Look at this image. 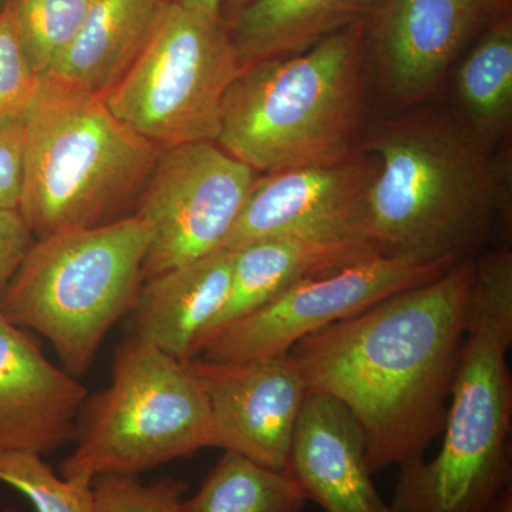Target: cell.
<instances>
[{
  "mask_svg": "<svg viewBox=\"0 0 512 512\" xmlns=\"http://www.w3.org/2000/svg\"><path fill=\"white\" fill-rule=\"evenodd\" d=\"M184 8L204 13L211 18H221V9L227 0H175Z\"/></svg>",
  "mask_w": 512,
  "mask_h": 512,
  "instance_id": "83f0119b",
  "label": "cell"
},
{
  "mask_svg": "<svg viewBox=\"0 0 512 512\" xmlns=\"http://www.w3.org/2000/svg\"><path fill=\"white\" fill-rule=\"evenodd\" d=\"M485 512H512V484L498 493Z\"/></svg>",
  "mask_w": 512,
  "mask_h": 512,
  "instance_id": "f1b7e54d",
  "label": "cell"
},
{
  "mask_svg": "<svg viewBox=\"0 0 512 512\" xmlns=\"http://www.w3.org/2000/svg\"><path fill=\"white\" fill-rule=\"evenodd\" d=\"M242 69L221 18L171 0L146 49L104 100L160 148L217 143L222 100Z\"/></svg>",
  "mask_w": 512,
  "mask_h": 512,
  "instance_id": "ba28073f",
  "label": "cell"
},
{
  "mask_svg": "<svg viewBox=\"0 0 512 512\" xmlns=\"http://www.w3.org/2000/svg\"><path fill=\"white\" fill-rule=\"evenodd\" d=\"M377 174L363 148L336 163L256 178L222 249L275 238H366V202ZM370 242V241H369Z\"/></svg>",
  "mask_w": 512,
  "mask_h": 512,
  "instance_id": "8fae6325",
  "label": "cell"
},
{
  "mask_svg": "<svg viewBox=\"0 0 512 512\" xmlns=\"http://www.w3.org/2000/svg\"><path fill=\"white\" fill-rule=\"evenodd\" d=\"M39 76L33 70L9 6L0 10V116L25 111L36 92Z\"/></svg>",
  "mask_w": 512,
  "mask_h": 512,
  "instance_id": "d4e9b609",
  "label": "cell"
},
{
  "mask_svg": "<svg viewBox=\"0 0 512 512\" xmlns=\"http://www.w3.org/2000/svg\"><path fill=\"white\" fill-rule=\"evenodd\" d=\"M171 0H96L55 72L104 96L133 66Z\"/></svg>",
  "mask_w": 512,
  "mask_h": 512,
  "instance_id": "ac0fdd59",
  "label": "cell"
},
{
  "mask_svg": "<svg viewBox=\"0 0 512 512\" xmlns=\"http://www.w3.org/2000/svg\"><path fill=\"white\" fill-rule=\"evenodd\" d=\"M185 363L207 394L214 446L285 471L309 393L292 357L214 362L195 356Z\"/></svg>",
  "mask_w": 512,
  "mask_h": 512,
  "instance_id": "7c38bea8",
  "label": "cell"
},
{
  "mask_svg": "<svg viewBox=\"0 0 512 512\" xmlns=\"http://www.w3.org/2000/svg\"><path fill=\"white\" fill-rule=\"evenodd\" d=\"M363 150L377 161L366 238L380 255L458 264L508 248L510 158L490 160L460 120L423 111L387 121Z\"/></svg>",
  "mask_w": 512,
  "mask_h": 512,
  "instance_id": "7a4b0ae2",
  "label": "cell"
},
{
  "mask_svg": "<svg viewBox=\"0 0 512 512\" xmlns=\"http://www.w3.org/2000/svg\"><path fill=\"white\" fill-rule=\"evenodd\" d=\"M285 471L326 512H393L373 484L359 421L330 394L309 390Z\"/></svg>",
  "mask_w": 512,
  "mask_h": 512,
  "instance_id": "9a60e30c",
  "label": "cell"
},
{
  "mask_svg": "<svg viewBox=\"0 0 512 512\" xmlns=\"http://www.w3.org/2000/svg\"><path fill=\"white\" fill-rule=\"evenodd\" d=\"M25 120L19 212L36 239L120 220L163 150L121 123L104 96L57 74L39 77Z\"/></svg>",
  "mask_w": 512,
  "mask_h": 512,
  "instance_id": "5b68a950",
  "label": "cell"
},
{
  "mask_svg": "<svg viewBox=\"0 0 512 512\" xmlns=\"http://www.w3.org/2000/svg\"><path fill=\"white\" fill-rule=\"evenodd\" d=\"M25 111L0 116V208L19 211L25 185Z\"/></svg>",
  "mask_w": 512,
  "mask_h": 512,
  "instance_id": "484cf974",
  "label": "cell"
},
{
  "mask_svg": "<svg viewBox=\"0 0 512 512\" xmlns=\"http://www.w3.org/2000/svg\"><path fill=\"white\" fill-rule=\"evenodd\" d=\"M375 255H380L375 245L359 238H275L235 249L227 302L198 342L197 350L212 333L291 286Z\"/></svg>",
  "mask_w": 512,
  "mask_h": 512,
  "instance_id": "e0dca14e",
  "label": "cell"
},
{
  "mask_svg": "<svg viewBox=\"0 0 512 512\" xmlns=\"http://www.w3.org/2000/svg\"><path fill=\"white\" fill-rule=\"evenodd\" d=\"M89 390L0 312V453L53 454L74 443Z\"/></svg>",
  "mask_w": 512,
  "mask_h": 512,
  "instance_id": "5bb4252c",
  "label": "cell"
},
{
  "mask_svg": "<svg viewBox=\"0 0 512 512\" xmlns=\"http://www.w3.org/2000/svg\"><path fill=\"white\" fill-rule=\"evenodd\" d=\"M306 500L286 471L224 451L185 512H302Z\"/></svg>",
  "mask_w": 512,
  "mask_h": 512,
  "instance_id": "44dd1931",
  "label": "cell"
},
{
  "mask_svg": "<svg viewBox=\"0 0 512 512\" xmlns=\"http://www.w3.org/2000/svg\"><path fill=\"white\" fill-rule=\"evenodd\" d=\"M232 265L234 251L218 249L146 279L130 311V335L181 362L192 359L227 302Z\"/></svg>",
  "mask_w": 512,
  "mask_h": 512,
  "instance_id": "2e32d148",
  "label": "cell"
},
{
  "mask_svg": "<svg viewBox=\"0 0 512 512\" xmlns=\"http://www.w3.org/2000/svg\"><path fill=\"white\" fill-rule=\"evenodd\" d=\"M150 232L138 215L36 239L0 296L9 322L49 340L80 379L144 282Z\"/></svg>",
  "mask_w": 512,
  "mask_h": 512,
  "instance_id": "8992f818",
  "label": "cell"
},
{
  "mask_svg": "<svg viewBox=\"0 0 512 512\" xmlns=\"http://www.w3.org/2000/svg\"><path fill=\"white\" fill-rule=\"evenodd\" d=\"M512 254L476 259L439 454L400 467L393 512H485L512 484Z\"/></svg>",
  "mask_w": 512,
  "mask_h": 512,
  "instance_id": "3957f363",
  "label": "cell"
},
{
  "mask_svg": "<svg viewBox=\"0 0 512 512\" xmlns=\"http://www.w3.org/2000/svg\"><path fill=\"white\" fill-rule=\"evenodd\" d=\"M476 259L299 340L312 392L336 397L365 433L370 473L423 458L446 423Z\"/></svg>",
  "mask_w": 512,
  "mask_h": 512,
  "instance_id": "6da1fadb",
  "label": "cell"
},
{
  "mask_svg": "<svg viewBox=\"0 0 512 512\" xmlns=\"http://www.w3.org/2000/svg\"><path fill=\"white\" fill-rule=\"evenodd\" d=\"M10 512H18V511H10Z\"/></svg>",
  "mask_w": 512,
  "mask_h": 512,
  "instance_id": "1f68e13d",
  "label": "cell"
},
{
  "mask_svg": "<svg viewBox=\"0 0 512 512\" xmlns=\"http://www.w3.org/2000/svg\"><path fill=\"white\" fill-rule=\"evenodd\" d=\"M456 264L375 255L305 279L265 305L208 336L197 355L214 362H248L289 355L318 330L439 278Z\"/></svg>",
  "mask_w": 512,
  "mask_h": 512,
  "instance_id": "30bf717a",
  "label": "cell"
},
{
  "mask_svg": "<svg viewBox=\"0 0 512 512\" xmlns=\"http://www.w3.org/2000/svg\"><path fill=\"white\" fill-rule=\"evenodd\" d=\"M365 22L299 55L249 64L222 100L217 144L262 173L355 154L365 120Z\"/></svg>",
  "mask_w": 512,
  "mask_h": 512,
  "instance_id": "277c9868",
  "label": "cell"
},
{
  "mask_svg": "<svg viewBox=\"0 0 512 512\" xmlns=\"http://www.w3.org/2000/svg\"><path fill=\"white\" fill-rule=\"evenodd\" d=\"M229 2L234 3L237 8H242V6L248 5V3H251L252 0H229Z\"/></svg>",
  "mask_w": 512,
  "mask_h": 512,
  "instance_id": "4dcf8cb0",
  "label": "cell"
},
{
  "mask_svg": "<svg viewBox=\"0 0 512 512\" xmlns=\"http://www.w3.org/2000/svg\"><path fill=\"white\" fill-rule=\"evenodd\" d=\"M96 0H8L23 50L37 76L55 72Z\"/></svg>",
  "mask_w": 512,
  "mask_h": 512,
  "instance_id": "7402d4cb",
  "label": "cell"
},
{
  "mask_svg": "<svg viewBox=\"0 0 512 512\" xmlns=\"http://www.w3.org/2000/svg\"><path fill=\"white\" fill-rule=\"evenodd\" d=\"M460 123L484 147L507 133L512 119V22L493 23L461 63L456 76Z\"/></svg>",
  "mask_w": 512,
  "mask_h": 512,
  "instance_id": "ffe728a7",
  "label": "cell"
},
{
  "mask_svg": "<svg viewBox=\"0 0 512 512\" xmlns=\"http://www.w3.org/2000/svg\"><path fill=\"white\" fill-rule=\"evenodd\" d=\"M92 485L97 512H185L187 484L174 477L144 483L138 476L109 474Z\"/></svg>",
  "mask_w": 512,
  "mask_h": 512,
  "instance_id": "cb8c5ba5",
  "label": "cell"
},
{
  "mask_svg": "<svg viewBox=\"0 0 512 512\" xmlns=\"http://www.w3.org/2000/svg\"><path fill=\"white\" fill-rule=\"evenodd\" d=\"M255 173L212 141L163 148L136 211L150 232L144 281L222 249Z\"/></svg>",
  "mask_w": 512,
  "mask_h": 512,
  "instance_id": "9c48e42d",
  "label": "cell"
},
{
  "mask_svg": "<svg viewBox=\"0 0 512 512\" xmlns=\"http://www.w3.org/2000/svg\"><path fill=\"white\" fill-rule=\"evenodd\" d=\"M375 0H252L229 30L242 67L299 55L356 23Z\"/></svg>",
  "mask_w": 512,
  "mask_h": 512,
  "instance_id": "d6986e66",
  "label": "cell"
},
{
  "mask_svg": "<svg viewBox=\"0 0 512 512\" xmlns=\"http://www.w3.org/2000/svg\"><path fill=\"white\" fill-rule=\"evenodd\" d=\"M485 2L490 3V5L493 6V8L498 9L500 8V6L505 5V2H507V0H485Z\"/></svg>",
  "mask_w": 512,
  "mask_h": 512,
  "instance_id": "f546056e",
  "label": "cell"
},
{
  "mask_svg": "<svg viewBox=\"0 0 512 512\" xmlns=\"http://www.w3.org/2000/svg\"><path fill=\"white\" fill-rule=\"evenodd\" d=\"M0 483L28 498L36 512H97L93 483L57 476L35 453H0Z\"/></svg>",
  "mask_w": 512,
  "mask_h": 512,
  "instance_id": "603a6c76",
  "label": "cell"
},
{
  "mask_svg": "<svg viewBox=\"0 0 512 512\" xmlns=\"http://www.w3.org/2000/svg\"><path fill=\"white\" fill-rule=\"evenodd\" d=\"M35 241L19 211L0 208V296Z\"/></svg>",
  "mask_w": 512,
  "mask_h": 512,
  "instance_id": "4316f807",
  "label": "cell"
},
{
  "mask_svg": "<svg viewBox=\"0 0 512 512\" xmlns=\"http://www.w3.org/2000/svg\"><path fill=\"white\" fill-rule=\"evenodd\" d=\"M495 8L485 0H375L370 39L384 93L409 106L436 90Z\"/></svg>",
  "mask_w": 512,
  "mask_h": 512,
  "instance_id": "4fadbf2b",
  "label": "cell"
},
{
  "mask_svg": "<svg viewBox=\"0 0 512 512\" xmlns=\"http://www.w3.org/2000/svg\"><path fill=\"white\" fill-rule=\"evenodd\" d=\"M62 477L93 483L140 476L214 446L211 410L187 363L128 335L114 352L111 383L87 396Z\"/></svg>",
  "mask_w": 512,
  "mask_h": 512,
  "instance_id": "52a82bcc",
  "label": "cell"
}]
</instances>
